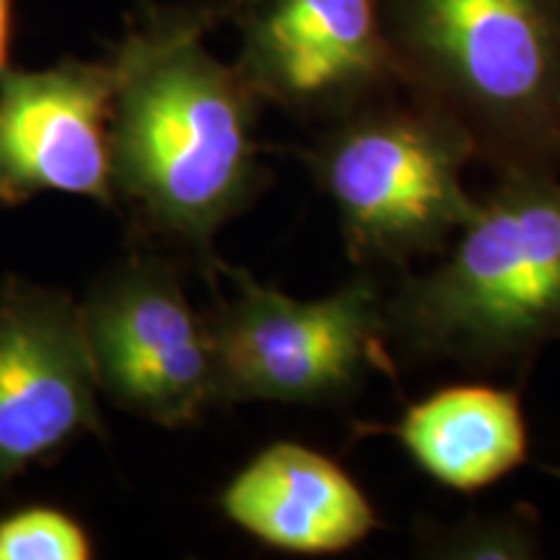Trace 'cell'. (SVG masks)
<instances>
[{
  "label": "cell",
  "mask_w": 560,
  "mask_h": 560,
  "mask_svg": "<svg viewBox=\"0 0 560 560\" xmlns=\"http://www.w3.org/2000/svg\"><path fill=\"white\" fill-rule=\"evenodd\" d=\"M229 0L145 5L112 55V185L143 247H166L219 291L213 242L268 185L260 96L206 47Z\"/></svg>",
  "instance_id": "1"
},
{
  "label": "cell",
  "mask_w": 560,
  "mask_h": 560,
  "mask_svg": "<svg viewBox=\"0 0 560 560\" xmlns=\"http://www.w3.org/2000/svg\"><path fill=\"white\" fill-rule=\"evenodd\" d=\"M444 262L387 299L389 340L425 359L501 366L560 338V179L509 170Z\"/></svg>",
  "instance_id": "2"
},
{
  "label": "cell",
  "mask_w": 560,
  "mask_h": 560,
  "mask_svg": "<svg viewBox=\"0 0 560 560\" xmlns=\"http://www.w3.org/2000/svg\"><path fill=\"white\" fill-rule=\"evenodd\" d=\"M402 89L454 117L478 156H560V0H380Z\"/></svg>",
  "instance_id": "3"
},
{
  "label": "cell",
  "mask_w": 560,
  "mask_h": 560,
  "mask_svg": "<svg viewBox=\"0 0 560 560\" xmlns=\"http://www.w3.org/2000/svg\"><path fill=\"white\" fill-rule=\"evenodd\" d=\"M475 156L467 128L410 91L408 100L392 91L327 122L304 153L361 268L408 265L450 247L478 208L465 190Z\"/></svg>",
  "instance_id": "4"
},
{
  "label": "cell",
  "mask_w": 560,
  "mask_h": 560,
  "mask_svg": "<svg viewBox=\"0 0 560 560\" xmlns=\"http://www.w3.org/2000/svg\"><path fill=\"white\" fill-rule=\"evenodd\" d=\"M234 296L215 291L208 314L219 408L240 402L332 405L369 371L395 374L387 355V296L369 270L330 296L301 301L221 262Z\"/></svg>",
  "instance_id": "5"
},
{
  "label": "cell",
  "mask_w": 560,
  "mask_h": 560,
  "mask_svg": "<svg viewBox=\"0 0 560 560\" xmlns=\"http://www.w3.org/2000/svg\"><path fill=\"white\" fill-rule=\"evenodd\" d=\"M100 392L132 416L182 429L219 408L208 314L187 299L182 262L140 247L81 301Z\"/></svg>",
  "instance_id": "6"
},
{
  "label": "cell",
  "mask_w": 560,
  "mask_h": 560,
  "mask_svg": "<svg viewBox=\"0 0 560 560\" xmlns=\"http://www.w3.org/2000/svg\"><path fill=\"white\" fill-rule=\"evenodd\" d=\"M234 66L262 104L332 122L402 89L380 0H229Z\"/></svg>",
  "instance_id": "7"
},
{
  "label": "cell",
  "mask_w": 560,
  "mask_h": 560,
  "mask_svg": "<svg viewBox=\"0 0 560 560\" xmlns=\"http://www.w3.org/2000/svg\"><path fill=\"white\" fill-rule=\"evenodd\" d=\"M86 433L102 436L100 382L81 306L24 278L0 283V490L60 457Z\"/></svg>",
  "instance_id": "8"
},
{
  "label": "cell",
  "mask_w": 560,
  "mask_h": 560,
  "mask_svg": "<svg viewBox=\"0 0 560 560\" xmlns=\"http://www.w3.org/2000/svg\"><path fill=\"white\" fill-rule=\"evenodd\" d=\"M112 60L0 70V206L45 192L117 206L112 185Z\"/></svg>",
  "instance_id": "9"
},
{
  "label": "cell",
  "mask_w": 560,
  "mask_h": 560,
  "mask_svg": "<svg viewBox=\"0 0 560 560\" xmlns=\"http://www.w3.org/2000/svg\"><path fill=\"white\" fill-rule=\"evenodd\" d=\"M219 506L244 535L291 556H338L380 527L359 482L299 441L255 454L221 490Z\"/></svg>",
  "instance_id": "10"
},
{
  "label": "cell",
  "mask_w": 560,
  "mask_h": 560,
  "mask_svg": "<svg viewBox=\"0 0 560 560\" xmlns=\"http://www.w3.org/2000/svg\"><path fill=\"white\" fill-rule=\"evenodd\" d=\"M392 436L439 486L478 493L527 462L522 397L490 384H454L408 405L395 423L363 425Z\"/></svg>",
  "instance_id": "11"
},
{
  "label": "cell",
  "mask_w": 560,
  "mask_h": 560,
  "mask_svg": "<svg viewBox=\"0 0 560 560\" xmlns=\"http://www.w3.org/2000/svg\"><path fill=\"white\" fill-rule=\"evenodd\" d=\"M420 548L431 558L452 560H532L542 556L540 524L532 509L470 520L420 532Z\"/></svg>",
  "instance_id": "12"
},
{
  "label": "cell",
  "mask_w": 560,
  "mask_h": 560,
  "mask_svg": "<svg viewBox=\"0 0 560 560\" xmlns=\"http://www.w3.org/2000/svg\"><path fill=\"white\" fill-rule=\"evenodd\" d=\"M94 542L68 511L32 503L0 516V560H89Z\"/></svg>",
  "instance_id": "13"
},
{
  "label": "cell",
  "mask_w": 560,
  "mask_h": 560,
  "mask_svg": "<svg viewBox=\"0 0 560 560\" xmlns=\"http://www.w3.org/2000/svg\"><path fill=\"white\" fill-rule=\"evenodd\" d=\"M13 32H16V0H0V70L11 68Z\"/></svg>",
  "instance_id": "14"
},
{
  "label": "cell",
  "mask_w": 560,
  "mask_h": 560,
  "mask_svg": "<svg viewBox=\"0 0 560 560\" xmlns=\"http://www.w3.org/2000/svg\"><path fill=\"white\" fill-rule=\"evenodd\" d=\"M556 475H558V478H560V470H556Z\"/></svg>",
  "instance_id": "15"
}]
</instances>
